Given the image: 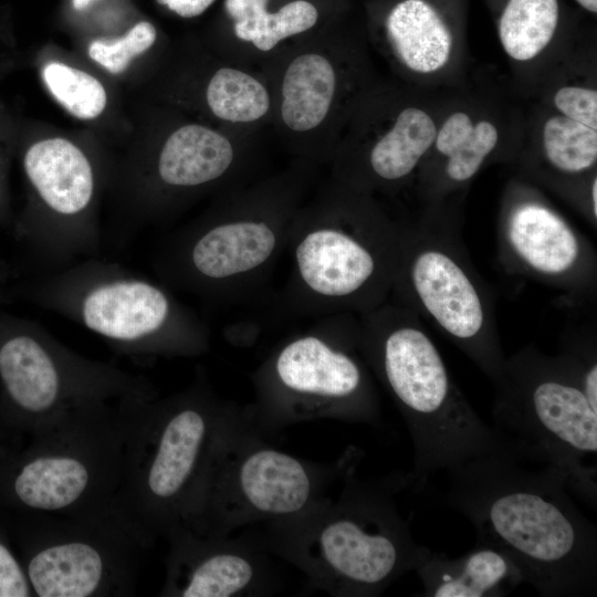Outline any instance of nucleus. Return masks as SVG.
<instances>
[{"label":"nucleus","mask_w":597,"mask_h":597,"mask_svg":"<svg viewBox=\"0 0 597 597\" xmlns=\"http://www.w3.org/2000/svg\"><path fill=\"white\" fill-rule=\"evenodd\" d=\"M576 2L591 13L597 12V0H576Z\"/></svg>","instance_id":"32"},{"label":"nucleus","mask_w":597,"mask_h":597,"mask_svg":"<svg viewBox=\"0 0 597 597\" xmlns=\"http://www.w3.org/2000/svg\"><path fill=\"white\" fill-rule=\"evenodd\" d=\"M168 542L166 577L159 596H261L273 584L271 564L258 544L175 528Z\"/></svg>","instance_id":"19"},{"label":"nucleus","mask_w":597,"mask_h":597,"mask_svg":"<svg viewBox=\"0 0 597 597\" xmlns=\"http://www.w3.org/2000/svg\"><path fill=\"white\" fill-rule=\"evenodd\" d=\"M496 245L498 260L506 273L559 290L574 301L595 296L593 244L530 184L514 180L507 186Z\"/></svg>","instance_id":"18"},{"label":"nucleus","mask_w":597,"mask_h":597,"mask_svg":"<svg viewBox=\"0 0 597 597\" xmlns=\"http://www.w3.org/2000/svg\"><path fill=\"white\" fill-rule=\"evenodd\" d=\"M492 427L516 455L567 473L570 490L596 504L597 409L576 364L564 353L526 346L505 357Z\"/></svg>","instance_id":"9"},{"label":"nucleus","mask_w":597,"mask_h":597,"mask_svg":"<svg viewBox=\"0 0 597 597\" xmlns=\"http://www.w3.org/2000/svg\"><path fill=\"white\" fill-rule=\"evenodd\" d=\"M365 49L302 41L263 62L273 97L269 124L298 160L328 164L353 113L377 85Z\"/></svg>","instance_id":"15"},{"label":"nucleus","mask_w":597,"mask_h":597,"mask_svg":"<svg viewBox=\"0 0 597 597\" xmlns=\"http://www.w3.org/2000/svg\"><path fill=\"white\" fill-rule=\"evenodd\" d=\"M446 503L476 544L504 553L541 596L597 591V531L569 495L566 472L507 447L447 472Z\"/></svg>","instance_id":"1"},{"label":"nucleus","mask_w":597,"mask_h":597,"mask_svg":"<svg viewBox=\"0 0 597 597\" xmlns=\"http://www.w3.org/2000/svg\"><path fill=\"white\" fill-rule=\"evenodd\" d=\"M256 400L249 411L264 431L331 418L377 422L380 402L359 345L358 316L325 315L280 344L254 374Z\"/></svg>","instance_id":"10"},{"label":"nucleus","mask_w":597,"mask_h":597,"mask_svg":"<svg viewBox=\"0 0 597 597\" xmlns=\"http://www.w3.org/2000/svg\"><path fill=\"white\" fill-rule=\"evenodd\" d=\"M562 353L566 354L578 367L584 392L597 409V352L596 338L591 332L574 333L565 338Z\"/></svg>","instance_id":"27"},{"label":"nucleus","mask_w":597,"mask_h":597,"mask_svg":"<svg viewBox=\"0 0 597 597\" xmlns=\"http://www.w3.org/2000/svg\"><path fill=\"white\" fill-rule=\"evenodd\" d=\"M413 570L426 597H502L524 583L521 572L504 553L478 544L459 557L421 545Z\"/></svg>","instance_id":"22"},{"label":"nucleus","mask_w":597,"mask_h":597,"mask_svg":"<svg viewBox=\"0 0 597 597\" xmlns=\"http://www.w3.org/2000/svg\"><path fill=\"white\" fill-rule=\"evenodd\" d=\"M552 104L556 112L597 129V91L584 84L558 87Z\"/></svg>","instance_id":"29"},{"label":"nucleus","mask_w":597,"mask_h":597,"mask_svg":"<svg viewBox=\"0 0 597 597\" xmlns=\"http://www.w3.org/2000/svg\"><path fill=\"white\" fill-rule=\"evenodd\" d=\"M2 200H3V192H2L1 181H0V211H1Z\"/></svg>","instance_id":"36"},{"label":"nucleus","mask_w":597,"mask_h":597,"mask_svg":"<svg viewBox=\"0 0 597 597\" xmlns=\"http://www.w3.org/2000/svg\"><path fill=\"white\" fill-rule=\"evenodd\" d=\"M318 21L317 8L307 0H292L268 12L255 28L249 50L254 57L269 59L287 40L311 31Z\"/></svg>","instance_id":"25"},{"label":"nucleus","mask_w":597,"mask_h":597,"mask_svg":"<svg viewBox=\"0 0 597 597\" xmlns=\"http://www.w3.org/2000/svg\"><path fill=\"white\" fill-rule=\"evenodd\" d=\"M384 38L383 52L409 77L442 75L460 50L451 28L427 0L396 3L386 17Z\"/></svg>","instance_id":"21"},{"label":"nucleus","mask_w":597,"mask_h":597,"mask_svg":"<svg viewBox=\"0 0 597 597\" xmlns=\"http://www.w3.org/2000/svg\"><path fill=\"white\" fill-rule=\"evenodd\" d=\"M558 19L557 0H509L498 24L504 53L519 63L536 59L552 42Z\"/></svg>","instance_id":"23"},{"label":"nucleus","mask_w":597,"mask_h":597,"mask_svg":"<svg viewBox=\"0 0 597 597\" xmlns=\"http://www.w3.org/2000/svg\"><path fill=\"white\" fill-rule=\"evenodd\" d=\"M269 0H226L224 7L233 20L235 39L250 46L256 25L269 12ZM249 49V48H248Z\"/></svg>","instance_id":"30"},{"label":"nucleus","mask_w":597,"mask_h":597,"mask_svg":"<svg viewBox=\"0 0 597 597\" xmlns=\"http://www.w3.org/2000/svg\"><path fill=\"white\" fill-rule=\"evenodd\" d=\"M313 164L231 188L210 214L169 238L155 266L168 286L231 298L263 280L284 253L308 196Z\"/></svg>","instance_id":"6"},{"label":"nucleus","mask_w":597,"mask_h":597,"mask_svg":"<svg viewBox=\"0 0 597 597\" xmlns=\"http://www.w3.org/2000/svg\"><path fill=\"white\" fill-rule=\"evenodd\" d=\"M0 597H34L23 563L1 523Z\"/></svg>","instance_id":"28"},{"label":"nucleus","mask_w":597,"mask_h":597,"mask_svg":"<svg viewBox=\"0 0 597 597\" xmlns=\"http://www.w3.org/2000/svg\"><path fill=\"white\" fill-rule=\"evenodd\" d=\"M134 399L70 411L23 444L1 446L0 510L67 517L116 513L127 405Z\"/></svg>","instance_id":"8"},{"label":"nucleus","mask_w":597,"mask_h":597,"mask_svg":"<svg viewBox=\"0 0 597 597\" xmlns=\"http://www.w3.org/2000/svg\"><path fill=\"white\" fill-rule=\"evenodd\" d=\"M95 0H73V7L77 10H82L88 7Z\"/></svg>","instance_id":"33"},{"label":"nucleus","mask_w":597,"mask_h":597,"mask_svg":"<svg viewBox=\"0 0 597 597\" xmlns=\"http://www.w3.org/2000/svg\"><path fill=\"white\" fill-rule=\"evenodd\" d=\"M144 376L87 358L0 306V422L10 444L70 411L157 395Z\"/></svg>","instance_id":"12"},{"label":"nucleus","mask_w":597,"mask_h":597,"mask_svg":"<svg viewBox=\"0 0 597 597\" xmlns=\"http://www.w3.org/2000/svg\"><path fill=\"white\" fill-rule=\"evenodd\" d=\"M438 123L418 104L395 103L376 85L359 103L329 160L331 178L366 195L395 192L415 181Z\"/></svg>","instance_id":"17"},{"label":"nucleus","mask_w":597,"mask_h":597,"mask_svg":"<svg viewBox=\"0 0 597 597\" xmlns=\"http://www.w3.org/2000/svg\"><path fill=\"white\" fill-rule=\"evenodd\" d=\"M42 77L59 103L77 118H95L106 106L104 86L84 71L51 62L43 69Z\"/></svg>","instance_id":"24"},{"label":"nucleus","mask_w":597,"mask_h":597,"mask_svg":"<svg viewBox=\"0 0 597 597\" xmlns=\"http://www.w3.org/2000/svg\"><path fill=\"white\" fill-rule=\"evenodd\" d=\"M344 480L337 499L326 496L297 516L268 523L264 547L333 596H377L418 559L421 545L394 499L409 482L406 475L359 481L354 468Z\"/></svg>","instance_id":"5"},{"label":"nucleus","mask_w":597,"mask_h":597,"mask_svg":"<svg viewBox=\"0 0 597 597\" xmlns=\"http://www.w3.org/2000/svg\"><path fill=\"white\" fill-rule=\"evenodd\" d=\"M255 132L231 135L198 123L176 128L164 142L154 164L153 181L160 193L195 192L220 184L242 185L252 160Z\"/></svg>","instance_id":"20"},{"label":"nucleus","mask_w":597,"mask_h":597,"mask_svg":"<svg viewBox=\"0 0 597 597\" xmlns=\"http://www.w3.org/2000/svg\"><path fill=\"white\" fill-rule=\"evenodd\" d=\"M182 18H193L203 13L214 0H157Z\"/></svg>","instance_id":"31"},{"label":"nucleus","mask_w":597,"mask_h":597,"mask_svg":"<svg viewBox=\"0 0 597 597\" xmlns=\"http://www.w3.org/2000/svg\"><path fill=\"white\" fill-rule=\"evenodd\" d=\"M353 467L354 460L321 465L274 448L249 408L241 409L217 448L185 530L222 537L247 525L297 516L324 500L331 483Z\"/></svg>","instance_id":"13"},{"label":"nucleus","mask_w":597,"mask_h":597,"mask_svg":"<svg viewBox=\"0 0 597 597\" xmlns=\"http://www.w3.org/2000/svg\"><path fill=\"white\" fill-rule=\"evenodd\" d=\"M6 442H7L6 434L0 422V446L4 444Z\"/></svg>","instance_id":"35"},{"label":"nucleus","mask_w":597,"mask_h":597,"mask_svg":"<svg viewBox=\"0 0 597 597\" xmlns=\"http://www.w3.org/2000/svg\"><path fill=\"white\" fill-rule=\"evenodd\" d=\"M36 597H122L150 548L117 514L67 517L0 510Z\"/></svg>","instance_id":"14"},{"label":"nucleus","mask_w":597,"mask_h":597,"mask_svg":"<svg viewBox=\"0 0 597 597\" xmlns=\"http://www.w3.org/2000/svg\"><path fill=\"white\" fill-rule=\"evenodd\" d=\"M390 300L428 320L493 383L505 356L492 291L473 266L458 211L404 221Z\"/></svg>","instance_id":"11"},{"label":"nucleus","mask_w":597,"mask_h":597,"mask_svg":"<svg viewBox=\"0 0 597 597\" xmlns=\"http://www.w3.org/2000/svg\"><path fill=\"white\" fill-rule=\"evenodd\" d=\"M359 345L408 428L413 446L409 486L505 448L455 385L420 317L388 298L359 314Z\"/></svg>","instance_id":"3"},{"label":"nucleus","mask_w":597,"mask_h":597,"mask_svg":"<svg viewBox=\"0 0 597 597\" xmlns=\"http://www.w3.org/2000/svg\"><path fill=\"white\" fill-rule=\"evenodd\" d=\"M156 36L155 27L150 22L142 21L114 42L94 41L90 45L88 54L108 72L119 74L135 56L154 44Z\"/></svg>","instance_id":"26"},{"label":"nucleus","mask_w":597,"mask_h":597,"mask_svg":"<svg viewBox=\"0 0 597 597\" xmlns=\"http://www.w3.org/2000/svg\"><path fill=\"white\" fill-rule=\"evenodd\" d=\"M23 169L36 208L13 235L42 272L97 256L102 234L93 216L96 175L87 155L67 139H43L28 148Z\"/></svg>","instance_id":"16"},{"label":"nucleus","mask_w":597,"mask_h":597,"mask_svg":"<svg viewBox=\"0 0 597 597\" xmlns=\"http://www.w3.org/2000/svg\"><path fill=\"white\" fill-rule=\"evenodd\" d=\"M7 274H8L7 268H6L4 263L0 260V281L6 280Z\"/></svg>","instance_id":"34"},{"label":"nucleus","mask_w":597,"mask_h":597,"mask_svg":"<svg viewBox=\"0 0 597 597\" xmlns=\"http://www.w3.org/2000/svg\"><path fill=\"white\" fill-rule=\"evenodd\" d=\"M11 293L85 327L121 355L193 357L209 347L206 324L168 286L97 256L40 272Z\"/></svg>","instance_id":"7"},{"label":"nucleus","mask_w":597,"mask_h":597,"mask_svg":"<svg viewBox=\"0 0 597 597\" xmlns=\"http://www.w3.org/2000/svg\"><path fill=\"white\" fill-rule=\"evenodd\" d=\"M240 410L201 376L170 396L128 404L115 511L148 546L189 525L217 448Z\"/></svg>","instance_id":"2"},{"label":"nucleus","mask_w":597,"mask_h":597,"mask_svg":"<svg viewBox=\"0 0 597 597\" xmlns=\"http://www.w3.org/2000/svg\"><path fill=\"white\" fill-rule=\"evenodd\" d=\"M404 220L377 197L329 178L305 199L290 228V306L302 313H366L391 293Z\"/></svg>","instance_id":"4"}]
</instances>
